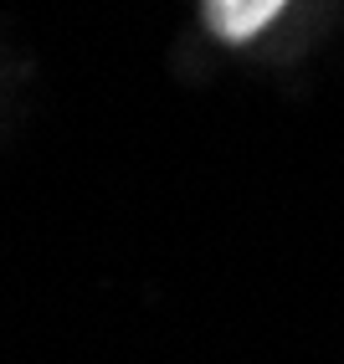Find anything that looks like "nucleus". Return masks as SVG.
I'll use <instances>...</instances> for the list:
<instances>
[{"label":"nucleus","instance_id":"nucleus-1","mask_svg":"<svg viewBox=\"0 0 344 364\" xmlns=\"http://www.w3.org/2000/svg\"><path fill=\"white\" fill-rule=\"evenodd\" d=\"M283 6L288 0H206V21H211L216 36L241 41V36H257Z\"/></svg>","mask_w":344,"mask_h":364}]
</instances>
